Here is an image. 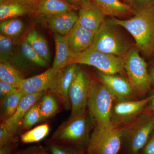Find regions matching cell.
Instances as JSON below:
<instances>
[{
  "label": "cell",
  "mask_w": 154,
  "mask_h": 154,
  "mask_svg": "<svg viewBox=\"0 0 154 154\" xmlns=\"http://www.w3.org/2000/svg\"><path fill=\"white\" fill-rule=\"evenodd\" d=\"M134 11L133 17L130 19L112 18L110 21L131 34L139 51L145 55H151L154 52V6Z\"/></svg>",
  "instance_id": "6da1fadb"
},
{
  "label": "cell",
  "mask_w": 154,
  "mask_h": 154,
  "mask_svg": "<svg viewBox=\"0 0 154 154\" xmlns=\"http://www.w3.org/2000/svg\"><path fill=\"white\" fill-rule=\"evenodd\" d=\"M115 98L101 82H94L87 106L95 126L105 127L113 125L112 112Z\"/></svg>",
  "instance_id": "7a4b0ae2"
},
{
  "label": "cell",
  "mask_w": 154,
  "mask_h": 154,
  "mask_svg": "<svg viewBox=\"0 0 154 154\" xmlns=\"http://www.w3.org/2000/svg\"><path fill=\"white\" fill-rule=\"evenodd\" d=\"M91 119L86 110L69 118L56 130L51 137L53 142L83 145L89 143Z\"/></svg>",
  "instance_id": "3957f363"
},
{
  "label": "cell",
  "mask_w": 154,
  "mask_h": 154,
  "mask_svg": "<svg viewBox=\"0 0 154 154\" xmlns=\"http://www.w3.org/2000/svg\"><path fill=\"white\" fill-rule=\"evenodd\" d=\"M72 64L93 66L106 74H116L125 70L124 57L104 53L92 47L72 55L68 65Z\"/></svg>",
  "instance_id": "277c9868"
},
{
  "label": "cell",
  "mask_w": 154,
  "mask_h": 154,
  "mask_svg": "<svg viewBox=\"0 0 154 154\" xmlns=\"http://www.w3.org/2000/svg\"><path fill=\"white\" fill-rule=\"evenodd\" d=\"M123 138V131L117 125L95 126L88 145V154H117Z\"/></svg>",
  "instance_id": "5b68a950"
},
{
  "label": "cell",
  "mask_w": 154,
  "mask_h": 154,
  "mask_svg": "<svg viewBox=\"0 0 154 154\" xmlns=\"http://www.w3.org/2000/svg\"><path fill=\"white\" fill-rule=\"evenodd\" d=\"M114 25L109 20H105L95 33L91 47L104 53L124 57L130 49Z\"/></svg>",
  "instance_id": "8992f818"
},
{
  "label": "cell",
  "mask_w": 154,
  "mask_h": 154,
  "mask_svg": "<svg viewBox=\"0 0 154 154\" xmlns=\"http://www.w3.org/2000/svg\"><path fill=\"white\" fill-rule=\"evenodd\" d=\"M137 48H130L124 57V69L135 92L143 94L149 89L151 81L145 61Z\"/></svg>",
  "instance_id": "52a82bcc"
},
{
  "label": "cell",
  "mask_w": 154,
  "mask_h": 154,
  "mask_svg": "<svg viewBox=\"0 0 154 154\" xmlns=\"http://www.w3.org/2000/svg\"><path fill=\"white\" fill-rule=\"evenodd\" d=\"M93 83L85 72L79 66L69 91L71 105L69 118H73L86 110Z\"/></svg>",
  "instance_id": "ba28073f"
},
{
  "label": "cell",
  "mask_w": 154,
  "mask_h": 154,
  "mask_svg": "<svg viewBox=\"0 0 154 154\" xmlns=\"http://www.w3.org/2000/svg\"><path fill=\"white\" fill-rule=\"evenodd\" d=\"M78 67V64H72L59 71L46 91L58 99L67 110L71 108L69 91Z\"/></svg>",
  "instance_id": "9c48e42d"
},
{
  "label": "cell",
  "mask_w": 154,
  "mask_h": 154,
  "mask_svg": "<svg viewBox=\"0 0 154 154\" xmlns=\"http://www.w3.org/2000/svg\"><path fill=\"white\" fill-rule=\"evenodd\" d=\"M154 130V116L139 118L126 130L122 129L123 137L128 140L131 154H137L146 145Z\"/></svg>",
  "instance_id": "30bf717a"
},
{
  "label": "cell",
  "mask_w": 154,
  "mask_h": 154,
  "mask_svg": "<svg viewBox=\"0 0 154 154\" xmlns=\"http://www.w3.org/2000/svg\"><path fill=\"white\" fill-rule=\"evenodd\" d=\"M153 96L137 101L122 100L113 106L112 112V122L118 126L125 123L138 115Z\"/></svg>",
  "instance_id": "8fae6325"
},
{
  "label": "cell",
  "mask_w": 154,
  "mask_h": 154,
  "mask_svg": "<svg viewBox=\"0 0 154 154\" xmlns=\"http://www.w3.org/2000/svg\"><path fill=\"white\" fill-rule=\"evenodd\" d=\"M79 10L78 24L94 33L106 20V16L93 0H86Z\"/></svg>",
  "instance_id": "7c38bea8"
},
{
  "label": "cell",
  "mask_w": 154,
  "mask_h": 154,
  "mask_svg": "<svg viewBox=\"0 0 154 154\" xmlns=\"http://www.w3.org/2000/svg\"><path fill=\"white\" fill-rule=\"evenodd\" d=\"M58 71L51 67L40 74L24 78L19 89L25 96L46 91Z\"/></svg>",
  "instance_id": "4fadbf2b"
},
{
  "label": "cell",
  "mask_w": 154,
  "mask_h": 154,
  "mask_svg": "<svg viewBox=\"0 0 154 154\" xmlns=\"http://www.w3.org/2000/svg\"><path fill=\"white\" fill-rule=\"evenodd\" d=\"M101 82L120 101L128 99L132 96L133 89L129 82L116 74H106L99 72Z\"/></svg>",
  "instance_id": "5bb4252c"
},
{
  "label": "cell",
  "mask_w": 154,
  "mask_h": 154,
  "mask_svg": "<svg viewBox=\"0 0 154 154\" xmlns=\"http://www.w3.org/2000/svg\"><path fill=\"white\" fill-rule=\"evenodd\" d=\"M71 10L52 17L45 18L48 28L54 33L63 36L68 35L78 23L79 14Z\"/></svg>",
  "instance_id": "9a60e30c"
},
{
  "label": "cell",
  "mask_w": 154,
  "mask_h": 154,
  "mask_svg": "<svg viewBox=\"0 0 154 154\" xmlns=\"http://www.w3.org/2000/svg\"><path fill=\"white\" fill-rule=\"evenodd\" d=\"M95 33L78 24L69 34L68 45L72 55L77 54L91 47Z\"/></svg>",
  "instance_id": "2e32d148"
},
{
  "label": "cell",
  "mask_w": 154,
  "mask_h": 154,
  "mask_svg": "<svg viewBox=\"0 0 154 154\" xmlns=\"http://www.w3.org/2000/svg\"><path fill=\"white\" fill-rule=\"evenodd\" d=\"M46 91L25 95L20 101L16 112L11 117L4 121L14 134L17 131L26 113L33 105L42 98Z\"/></svg>",
  "instance_id": "e0dca14e"
},
{
  "label": "cell",
  "mask_w": 154,
  "mask_h": 154,
  "mask_svg": "<svg viewBox=\"0 0 154 154\" xmlns=\"http://www.w3.org/2000/svg\"><path fill=\"white\" fill-rule=\"evenodd\" d=\"M34 6L35 12L45 18L79 9L64 0H40Z\"/></svg>",
  "instance_id": "ac0fdd59"
},
{
  "label": "cell",
  "mask_w": 154,
  "mask_h": 154,
  "mask_svg": "<svg viewBox=\"0 0 154 154\" xmlns=\"http://www.w3.org/2000/svg\"><path fill=\"white\" fill-rule=\"evenodd\" d=\"M106 16L112 18L133 15L135 11L132 6L120 0H93Z\"/></svg>",
  "instance_id": "d6986e66"
},
{
  "label": "cell",
  "mask_w": 154,
  "mask_h": 154,
  "mask_svg": "<svg viewBox=\"0 0 154 154\" xmlns=\"http://www.w3.org/2000/svg\"><path fill=\"white\" fill-rule=\"evenodd\" d=\"M55 45V54L52 68L57 71L60 70L69 64L72 55L68 45V35L63 36L54 33Z\"/></svg>",
  "instance_id": "ffe728a7"
},
{
  "label": "cell",
  "mask_w": 154,
  "mask_h": 154,
  "mask_svg": "<svg viewBox=\"0 0 154 154\" xmlns=\"http://www.w3.org/2000/svg\"><path fill=\"white\" fill-rule=\"evenodd\" d=\"M35 12L31 6L15 3H8L0 5L1 22L14 19Z\"/></svg>",
  "instance_id": "44dd1931"
},
{
  "label": "cell",
  "mask_w": 154,
  "mask_h": 154,
  "mask_svg": "<svg viewBox=\"0 0 154 154\" xmlns=\"http://www.w3.org/2000/svg\"><path fill=\"white\" fill-rule=\"evenodd\" d=\"M25 40L42 57L50 63L51 56L48 44L45 38L38 31L31 30L27 35Z\"/></svg>",
  "instance_id": "7402d4cb"
},
{
  "label": "cell",
  "mask_w": 154,
  "mask_h": 154,
  "mask_svg": "<svg viewBox=\"0 0 154 154\" xmlns=\"http://www.w3.org/2000/svg\"><path fill=\"white\" fill-rule=\"evenodd\" d=\"M23 79L21 73L11 62H0V81L19 89Z\"/></svg>",
  "instance_id": "603a6c76"
},
{
  "label": "cell",
  "mask_w": 154,
  "mask_h": 154,
  "mask_svg": "<svg viewBox=\"0 0 154 154\" xmlns=\"http://www.w3.org/2000/svg\"><path fill=\"white\" fill-rule=\"evenodd\" d=\"M24 96L19 89L15 94L1 100V116L3 121H5L14 115Z\"/></svg>",
  "instance_id": "cb8c5ba5"
},
{
  "label": "cell",
  "mask_w": 154,
  "mask_h": 154,
  "mask_svg": "<svg viewBox=\"0 0 154 154\" xmlns=\"http://www.w3.org/2000/svg\"><path fill=\"white\" fill-rule=\"evenodd\" d=\"M57 98L52 94H45L40 100V113L41 121L53 117L58 110Z\"/></svg>",
  "instance_id": "d4e9b609"
},
{
  "label": "cell",
  "mask_w": 154,
  "mask_h": 154,
  "mask_svg": "<svg viewBox=\"0 0 154 154\" xmlns=\"http://www.w3.org/2000/svg\"><path fill=\"white\" fill-rule=\"evenodd\" d=\"M19 49L24 58L30 63L42 67H48L49 66V64L36 52L26 40L22 42Z\"/></svg>",
  "instance_id": "484cf974"
},
{
  "label": "cell",
  "mask_w": 154,
  "mask_h": 154,
  "mask_svg": "<svg viewBox=\"0 0 154 154\" xmlns=\"http://www.w3.org/2000/svg\"><path fill=\"white\" fill-rule=\"evenodd\" d=\"M24 28L23 22L20 19L14 18L1 22V34L10 38L19 36Z\"/></svg>",
  "instance_id": "4316f807"
},
{
  "label": "cell",
  "mask_w": 154,
  "mask_h": 154,
  "mask_svg": "<svg viewBox=\"0 0 154 154\" xmlns=\"http://www.w3.org/2000/svg\"><path fill=\"white\" fill-rule=\"evenodd\" d=\"M49 131L50 127L48 124L38 125L22 134L21 137V141L25 143L38 142L46 137Z\"/></svg>",
  "instance_id": "83f0119b"
},
{
  "label": "cell",
  "mask_w": 154,
  "mask_h": 154,
  "mask_svg": "<svg viewBox=\"0 0 154 154\" xmlns=\"http://www.w3.org/2000/svg\"><path fill=\"white\" fill-rule=\"evenodd\" d=\"M14 42L11 38L0 35V61H9L15 50Z\"/></svg>",
  "instance_id": "f1b7e54d"
},
{
  "label": "cell",
  "mask_w": 154,
  "mask_h": 154,
  "mask_svg": "<svg viewBox=\"0 0 154 154\" xmlns=\"http://www.w3.org/2000/svg\"><path fill=\"white\" fill-rule=\"evenodd\" d=\"M40 105V101H38L28 110L24 116L22 123L23 128L25 129H30L36 123L41 122Z\"/></svg>",
  "instance_id": "f546056e"
},
{
  "label": "cell",
  "mask_w": 154,
  "mask_h": 154,
  "mask_svg": "<svg viewBox=\"0 0 154 154\" xmlns=\"http://www.w3.org/2000/svg\"><path fill=\"white\" fill-rule=\"evenodd\" d=\"M49 148L51 154H81L73 148L53 142L50 143Z\"/></svg>",
  "instance_id": "4dcf8cb0"
},
{
  "label": "cell",
  "mask_w": 154,
  "mask_h": 154,
  "mask_svg": "<svg viewBox=\"0 0 154 154\" xmlns=\"http://www.w3.org/2000/svg\"><path fill=\"white\" fill-rule=\"evenodd\" d=\"M14 134L9 129L5 122L3 121L0 126V147L12 142Z\"/></svg>",
  "instance_id": "1f68e13d"
},
{
  "label": "cell",
  "mask_w": 154,
  "mask_h": 154,
  "mask_svg": "<svg viewBox=\"0 0 154 154\" xmlns=\"http://www.w3.org/2000/svg\"><path fill=\"white\" fill-rule=\"evenodd\" d=\"M19 89L3 81H0V96L1 100L15 94Z\"/></svg>",
  "instance_id": "d6a6232c"
},
{
  "label": "cell",
  "mask_w": 154,
  "mask_h": 154,
  "mask_svg": "<svg viewBox=\"0 0 154 154\" xmlns=\"http://www.w3.org/2000/svg\"><path fill=\"white\" fill-rule=\"evenodd\" d=\"M134 10L154 6V0H132L131 4Z\"/></svg>",
  "instance_id": "836d02e7"
},
{
  "label": "cell",
  "mask_w": 154,
  "mask_h": 154,
  "mask_svg": "<svg viewBox=\"0 0 154 154\" xmlns=\"http://www.w3.org/2000/svg\"><path fill=\"white\" fill-rule=\"evenodd\" d=\"M144 154H154V134L145 146Z\"/></svg>",
  "instance_id": "e575fe53"
},
{
  "label": "cell",
  "mask_w": 154,
  "mask_h": 154,
  "mask_svg": "<svg viewBox=\"0 0 154 154\" xmlns=\"http://www.w3.org/2000/svg\"><path fill=\"white\" fill-rule=\"evenodd\" d=\"M40 0H9L8 3H15L27 5L34 6Z\"/></svg>",
  "instance_id": "d590c367"
},
{
  "label": "cell",
  "mask_w": 154,
  "mask_h": 154,
  "mask_svg": "<svg viewBox=\"0 0 154 154\" xmlns=\"http://www.w3.org/2000/svg\"><path fill=\"white\" fill-rule=\"evenodd\" d=\"M20 154H48L47 152L42 148L38 147L33 148L29 149L26 151L22 152Z\"/></svg>",
  "instance_id": "8d00e7d4"
},
{
  "label": "cell",
  "mask_w": 154,
  "mask_h": 154,
  "mask_svg": "<svg viewBox=\"0 0 154 154\" xmlns=\"http://www.w3.org/2000/svg\"><path fill=\"white\" fill-rule=\"evenodd\" d=\"M13 146L12 142L0 147V154H12L13 151Z\"/></svg>",
  "instance_id": "74e56055"
},
{
  "label": "cell",
  "mask_w": 154,
  "mask_h": 154,
  "mask_svg": "<svg viewBox=\"0 0 154 154\" xmlns=\"http://www.w3.org/2000/svg\"><path fill=\"white\" fill-rule=\"evenodd\" d=\"M66 2L72 5L76 6L80 8V6L83 4L84 2H85L86 0H64Z\"/></svg>",
  "instance_id": "f35d334b"
},
{
  "label": "cell",
  "mask_w": 154,
  "mask_h": 154,
  "mask_svg": "<svg viewBox=\"0 0 154 154\" xmlns=\"http://www.w3.org/2000/svg\"><path fill=\"white\" fill-rule=\"evenodd\" d=\"M149 75L151 82H153L154 83V66L152 68L151 71Z\"/></svg>",
  "instance_id": "ab89813d"
},
{
  "label": "cell",
  "mask_w": 154,
  "mask_h": 154,
  "mask_svg": "<svg viewBox=\"0 0 154 154\" xmlns=\"http://www.w3.org/2000/svg\"><path fill=\"white\" fill-rule=\"evenodd\" d=\"M151 107L153 110H154V95L151 101Z\"/></svg>",
  "instance_id": "60d3db41"
},
{
  "label": "cell",
  "mask_w": 154,
  "mask_h": 154,
  "mask_svg": "<svg viewBox=\"0 0 154 154\" xmlns=\"http://www.w3.org/2000/svg\"><path fill=\"white\" fill-rule=\"evenodd\" d=\"M9 0H0V5L8 2Z\"/></svg>",
  "instance_id": "b9f144b4"
},
{
  "label": "cell",
  "mask_w": 154,
  "mask_h": 154,
  "mask_svg": "<svg viewBox=\"0 0 154 154\" xmlns=\"http://www.w3.org/2000/svg\"><path fill=\"white\" fill-rule=\"evenodd\" d=\"M125 2H126L128 4H129V5H131V2H132V0H125Z\"/></svg>",
  "instance_id": "7bdbcfd3"
}]
</instances>
